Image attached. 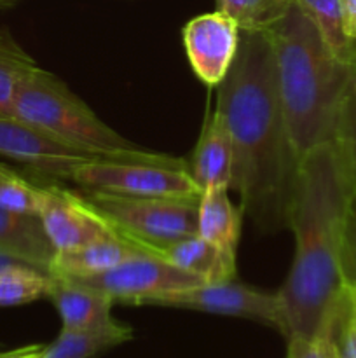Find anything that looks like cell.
Returning <instances> with one entry per match:
<instances>
[{
    "label": "cell",
    "instance_id": "cell-1",
    "mask_svg": "<svg viewBox=\"0 0 356 358\" xmlns=\"http://www.w3.org/2000/svg\"><path fill=\"white\" fill-rule=\"evenodd\" d=\"M216 87V110L232 138L230 189L258 231L288 229L299 157L283 115L267 31H239L236 58Z\"/></svg>",
    "mask_w": 356,
    "mask_h": 358
},
{
    "label": "cell",
    "instance_id": "cell-2",
    "mask_svg": "<svg viewBox=\"0 0 356 358\" xmlns=\"http://www.w3.org/2000/svg\"><path fill=\"white\" fill-rule=\"evenodd\" d=\"M356 189L337 142L314 147L299 159L288 229L295 255L281 289L283 336L311 339L344 294L342 245Z\"/></svg>",
    "mask_w": 356,
    "mask_h": 358
},
{
    "label": "cell",
    "instance_id": "cell-3",
    "mask_svg": "<svg viewBox=\"0 0 356 358\" xmlns=\"http://www.w3.org/2000/svg\"><path fill=\"white\" fill-rule=\"evenodd\" d=\"M279 101L297 157L335 142L356 66L339 62L311 17L293 3L269 30Z\"/></svg>",
    "mask_w": 356,
    "mask_h": 358
},
{
    "label": "cell",
    "instance_id": "cell-4",
    "mask_svg": "<svg viewBox=\"0 0 356 358\" xmlns=\"http://www.w3.org/2000/svg\"><path fill=\"white\" fill-rule=\"evenodd\" d=\"M13 115L58 142L96 159L187 168L180 157L142 149L105 124L58 77L40 66L20 79L13 93Z\"/></svg>",
    "mask_w": 356,
    "mask_h": 358
},
{
    "label": "cell",
    "instance_id": "cell-5",
    "mask_svg": "<svg viewBox=\"0 0 356 358\" xmlns=\"http://www.w3.org/2000/svg\"><path fill=\"white\" fill-rule=\"evenodd\" d=\"M80 194L115 233L149 254L198 234L199 198H140L86 189Z\"/></svg>",
    "mask_w": 356,
    "mask_h": 358
},
{
    "label": "cell",
    "instance_id": "cell-6",
    "mask_svg": "<svg viewBox=\"0 0 356 358\" xmlns=\"http://www.w3.org/2000/svg\"><path fill=\"white\" fill-rule=\"evenodd\" d=\"M73 184L86 191L140 198H201L202 191L187 168L91 159L75 171Z\"/></svg>",
    "mask_w": 356,
    "mask_h": 358
},
{
    "label": "cell",
    "instance_id": "cell-7",
    "mask_svg": "<svg viewBox=\"0 0 356 358\" xmlns=\"http://www.w3.org/2000/svg\"><path fill=\"white\" fill-rule=\"evenodd\" d=\"M66 280V278H65ZM110 296L115 303L143 306L164 294L180 292L205 282L152 254H138L115 268L82 280H72Z\"/></svg>",
    "mask_w": 356,
    "mask_h": 358
},
{
    "label": "cell",
    "instance_id": "cell-8",
    "mask_svg": "<svg viewBox=\"0 0 356 358\" xmlns=\"http://www.w3.org/2000/svg\"><path fill=\"white\" fill-rule=\"evenodd\" d=\"M145 304L248 318L278 329L283 334V311L278 292H262L234 280L225 283H202L180 292L164 294L147 301Z\"/></svg>",
    "mask_w": 356,
    "mask_h": 358
},
{
    "label": "cell",
    "instance_id": "cell-9",
    "mask_svg": "<svg viewBox=\"0 0 356 358\" xmlns=\"http://www.w3.org/2000/svg\"><path fill=\"white\" fill-rule=\"evenodd\" d=\"M38 217L56 252H68L94 241L122 238L84 199V196L56 184L42 185Z\"/></svg>",
    "mask_w": 356,
    "mask_h": 358
},
{
    "label": "cell",
    "instance_id": "cell-10",
    "mask_svg": "<svg viewBox=\"0 0 356 358\" xmlns=\"http://www.w3.org/2000/svg\"><path fill=\"white\" fill-rule=\"evenodd\" d=\"M0 154L42 177L68 182L80 166L96 159L14 115H0Z\"/></svg>",
    "mask_w": 356,
    "mask_h": 358
},
{
    "label": "cell",
    "instance_id": "cell-11",
    "mask_svg": "<svg viewBox=\"0 0 356 358\" xmlns=\"http://www.w3.org/2000/svg\"><path fill=\"white\" fill-rule=\"evenodd\" d=\"M239 27L227 14H201L184 27V45L188 63L202 84L216 87L229 72L237 48Z\"/></svg>",
    "mask_w": 356,
    "mask_h": 358
},
{
    "label": "cell",
    "instance_id": "cell-12",
    "mask_svg": "<svg viewBox=\"0 0 356 358\" xmlns=\"http://www.w3.org/2000/svg\"><path fill=\"white\" fill-rule=\"evenodd\" d=\"M47 299L54 304L63 329L68 331H108L122 325L112 317L115 301L82 283L52 276Z\"/></svg>",
    "mask_w": 356,
    "mask_h": 358
},
{
    "label": "cell",
    "instance_id": "cell-13",
    "mask_svg": "<svg viewBox=\"0 0 356 358\" xmlns=\"http://www.w3.org/2000/svg\"><path fill=\"white\" fill-rule=\"evenodd\" d=\"M232 163L234 150L230 131L223 115L215 108L206 114L188 170L201 191L230 189Z\"/></svg>",
    "mask_w": 356,
    "mask_h": 358
},
{
    "label": "cell",
    "instance_id": "cell-14",
    "mask_svg": "<svg viewBox=\"0 0 356 358\" xmlns=\"http://www.w3.org/2000/svg\"><path fill=\"white\" fill-rule=\"evenodd\" d=\"M54 254L40 217L0 206V255L49 273Z\"/></svg>",
    "mask_w": 356,
    "mask_h": 358
},
{
    "label": "cell",
    "instance_id": "cell-15",
    "mask_svg": "<svg viewBox=\"0 0 356 358\" xmlns=\"http://www.w3.org/2000/svg\"><path fill=\"white\" fill-rule=\"evenodd\" d=\"M152 255L198 276L205 283L232 282L236 276V254L209 243L199 234L157 248Z\"/></svg>",
    "mask_w": 356,
    "mask_h": 358
},
{
    "label": "cell",
    "instance_id": "cell-16",
    "mask_svg": "<svg viewBox=\"0 0 356 358\" xmlns=\"http://www.w3.org/2000/svg\"><path fill=\"white\" fill-rule=\"evenodd\" d=\"M149 254L126 238H108L68 252H56L49 266V275L66 280H82L101 275L126 259Z\"/></svg>",
    "mask_w": 356,
    "mask_h": 358
},
{
    "label": "cell",
    "instance_id": "cell-17",
    "mask_svg": "<svg viewBox=\"0 0 356 358\" xmlns=\"http://www.w3.org/2000/svg\"><path fill=\"white\" fill-rule=\"evenodd\" d=\"M243 215V208H237L230 201L229 189H206L199 198L198 234L209 243L236 254Z\"/></svg>",
    "mask_w": 356,
    "mask_h": 358
},
{
    "label": "cell",
    "instance_id": "cell-18",
    "mask_svg": "<svg viewBox=\"0 0 356 358\" xmlns=\"http://www.w3.org/2000/svg\"><path fill=\"white\" fill-rule=\"evenodd\" d=\"M311 17L328 51L344 65L356 66V41L346 28L344 13L339 0H295Z\"/></svg>",
    "mask_w": 356,
    "mask_h": 358
},
{
    "label": "cell",
    "instance_id": "cell-19",
    "mask_svg": "<svg viewBox=\"0 0 356 358\" xmlns=\"http://www.w3.org/2000/svg\"><path fill=\"white\" fill-rule=\"evenodd\" d=\"M133 338L131 327L122 324L108 331H68L61 329L58 338L47 345L42 358H91L122 345Z\"/></svg>",
    "mask_w": 356,
    "mask_h": 358
},
{
    "label": "cell",
    "instance_id": "cell-20",
    "mask_svg": "<svg viewBox=\"0 0 356 358\" xmlns=\"http://www.w3.org/2000/svg\"><path fill=\"white\" fill-rule=\"evenodd\" d=\"M52 276L23 262L0 266V308L21 306L38 299H47Z\"/></svg>",
    "mask_w": 356,
    "mask_h": 358
},
{
    "label": "cell",
    "instance_id": "cell-21",
    "mask_svg": "<svg viewBox=\"0 0 356 358\" xmlns=\"http://www.w3.org/2000/svg\"><path fill=\"white\" fill-rule=\"evenodd\" d=\"M295 0H216V10L236 21L239 30L265 31L278 23Z\"/></svg>",
    "mask_w": 356,
    "mask_h": 358
},
{
    "label": "cell",
    "instance_id": "cell-22",
    "mask_svg": "<svg viewBox=\"0 0 356 358\" xmlns=\"http://www.w3.org/2000/svg\"><path fill=\"white\" fill-rule=\"evenodd\" d=\"M35 66L37 63L27 51L6 30H0V115H13L14 87Z\"/></svg>",
    "mask_w": 356,
    "mask_h": 358
},
{
    "label": "cell",
    "instance_id": "cell-23",
    "mask_svg": "<svg viewBox=\"0 0 356 358\" xmlns=\"http://www.w3.org/2000/svg\"><path fill=\"white\" fill-rule=\"evenodd\" d=\"M42 185L34 184L10 168L0 164V206L14 212L38 215Z\"/></svg>",
    "mask_w": 356,
    "mask_h": 358
},
{
    "label": "cell",
    "instance_id": "cell-24",
    "mask_svg": "<svg viewBox=\"0 0 356 358\" xmlns=\"http://www.w3.org/2000/svg\"><path fill=\"white\" fill-rule=\"evenodd\" d=\"M334 341L337 358H356V301L346 285L335 310Z\"/></svg>",
    "mask_w": 356,
    "mask_h": 358
},
{
    "label": "cell",
    "instance_id": "cell-25",
    "mask_svg": "<svg viewBox=\"0 0 356 358\" xmlns=\"http://www.w3.org/2000/svg\"><path fill=\"white\" fill-rule=\"evenodd\" d=\"M335 142L339 143L342 154H344L346 164H348L351 180L356 189V77L349 87L344 105H342Z\"/></svg>",
    "mask_w": 356,
    "mask_h": 358
},
{
    "label": "cell",
    "instance_id": "cell-26",
    "mask_svg": "<svg viewBox=\"0 0 356 358\" xmlns=\"http://www.w3.org/2000/svg\"><path fill=\"white\" fill-rule=\"evenodd\" d=\"M335 310H337V308H335ZM335 310L334 313L328 317V320L325 322L321 331L318 332L314 338L286 339V341H288V353H286V358H337L334 341Z\"/></svg>",
    "mask_w": 356,
    "mask_h": 358
},
{
    "label": "cell",
    "instance_id": "cell-27",
    "mask_svg": "<svg viewBox=\"0 0 356 358\" xmlns=\"http://www.w3.org/2000/svg\"><path fill=\"white\" fill-rule=\"evenodd\" d=\"M341 268L344 285L356 287V198L349 210L348 224H346Z\"/></svg>",
    "mask_w": 356,
    "mask_h": 358
},
{
    "label": "cell",
    "instance_id": "cell-28",
    "mask_svg": "<svg viewBox=\"0 0 356 358\" xmlns=\"http://www.w3.org/2000/svg\"><path fill=\"white\" fill-rule=\"evenodd\" d=\"M344 13L346 28H348L349 35L356 41V0H339Z\"/></svg>",
    "mask_w": 356,
    "mask_h": 358
},
{
    "label": "cell",
    "instance_id": "cell-29",
    "mask_svg": "<svg viewBox=\"0 0 356 358\" xmlns=\"http://www.w3.org/2000/svg\"><path fill=\"white\" fill-rule=\"evenodd\" d=\"M45 345H30L23 348L13 350V352L0 353V358H42Z\"/></svg>",
    "mask_w": 356,
    "mask_h": 358
},
{
    "label": "cell",
    "instance_id": "cell-30",
    "mask_svg": "<svg viewBox=\"0 0 356 358\" xmlns=\"http://www.w3.org/2000/svg\"><path fill=\"white\" fill-rule=\"evenodd\" d=\"M14 259H10V257H6V255H0V266H3V264H7V262H13ZM20 262V261H17Z\"/></svg>",
    "mask_w": 356,
    "mask_h": 358
},
{
    "label": "cell",
    "instance_id": "cell-31",
    "mask_svg": "<svg viewBox=\"0 0 356 358\" xmlns=\"http://www.w3.org/2000/svg\"><path fill=\"white\" fill-rule=\"evenodd\" d=\"M349 289V292L353 294V297H355V301H356V287H351V285H346Z\"/></svg>",
    "mask_w": 356,
    "mask_h": 358
},
{
    "label": "cell",
    "instance_id": "cell-32",
    "mask_svg": "<svg viewBox=\"0 0 356 358\" xmlns=\"http://www.w3.org/2000/svg\"><path fill=\"white\" fill-rule=\"evenodd\" d=\"M2 3H3V2H2V0H0V6H2Z\"/></svg>",
    "mask_w": 356,
    "mask_h": 358
}]
</instances>
